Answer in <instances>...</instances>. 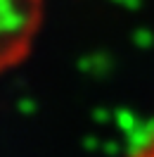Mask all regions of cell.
Listing matches in <instances>:
<instances>
[{
    "label": "cell",
    "instance_id": "obj_1",
    "mask_svg": "<svg viewBox=\"0 0 154 157\" xmlns=\"http://www.w3.org/2000/svg\"><path fill=\"white\" fill-rule=\"evenodd\" d=\"M45 17V0H0V76L31 55Z\"/></svg>",
    "mask_w": 154,
    "mask_h": 157
},
{
    "label": "cell",
    "instance_id": "obj_2",
    "mask_svg": "<svg viewBox=\"0 0 154 157\" xmlns=\"http://www.w3.org/2000/svg\"><path fill=\"white\" fill-rule=\"evenodd\" d=\"M123 157H154V124H152V128L145 133L142 140H140L138 145H133Z\"/></svg>",
    "mask_w": 154,
    "mask_h": 157
}]
</instances>
